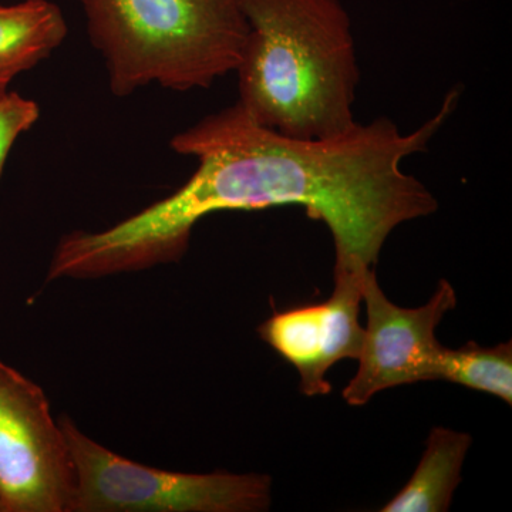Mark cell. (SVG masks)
<instances>
[{
    "mask_svg": "<svg viewBox=\"0 0 512 512\" xmlns=\"http://www.w3.org/2000/svg\"><path fill=\"white\" fill-rule=\"evenodd\" d=\"M74 467L69 512H261L269 510L266 474H195L144 466L101 446L69 416L59 417Z\"/></svg>",
    "mask_w": 512,
    "mask_h": 512,
    "instance_id": "277c9868",
    "label": "cell"
},
{
    "mask_svg": "<svg viewBox=\"0 0 512 512\" xmlns=\"http://www.w3.org/2000/svg\"><path fill=\"white\" fill-rule=\"evenodd\" d=\"M369 269L356 261L335 259V289L328 301L276 312L259 326V338L295 367L305 396L329 394V370L340 360L359 357L365 339L360 303Z\"/></svg>",
    "mask_w": 512,
    "mask_h": 512,
    "instance_id": "52a82bcc",
    "label": "cell"
},
{
    "mask_svg": "<svg viewBox=\"0 0 512 512\" xmlns=\"http://www.w3.org/2000/svg\"><path fill=\"white\" fill-rule=\"evenodd\" d=\"M249 33L238 103L282 136L330 140L356 126L359 86L349 13L339 0H242Z\"/></svg>",
    "mask_w": 512,
    "mask_h": 512,
    "instance_id": "7a4b0ae2",
    "label": "cell"
},
{
    "mask_svg": "<svg viewBox=\"0 0 512 512\" xmlns=\"http://www.w3.org/2000/svg\"><path fill=\"white\" fill-rule=\"evenodd\" d=\"M367 328L359 369L343 389L349 406H365L377 393L392 387L434 382V366L441 349L436 329L446 313L454 311L453 285L441 279L433 298L420 308H400L384 295L375 269L363 278Z\"/></svg>",
    "mask_w": 512,
    "mask_h": 512,
    "instance_id": "8992f818",
    "label": "cell"
},
{
    "mask_svg": "<svg viewBox=\"0 0 512 512\" xmlns=\"http://www.w3.org/2000/svg\"><path fill=\"white\" fill-rule=\"evenodd\" d=\"M39 117L40 107L36 101L16 92L0 96V178L16 140L35 126Z\"/></svg>",
    "mask_w": 512,
    "mask_h": 512,
    "instance_id": "8fae6325",
    "label": "cell"
},
{
    "mask_svg": "<svg viewBox=\"0 0 512 512\" xmlns=\"http://www.w3.org/2000/svg\"><path fill=\"white\" fill-rule=\"evenodd\" d=\"M67 36L62 9L50 0H23L16 5L0 3V96L19 74L29 72Z\"/></svg>",
    "mask_w": 512,
    "mask_h": 512,
    "instance_id": "ba28073f",
    "label": "cell"
},
{
    "mask_svg": "<svg viewBox=\"0 0 512 512\" xmlns=\"http://www.w3.org/2000/svg\"><path fill=\"white\" fill-rule=\"evenodd\" d=\"M79 3L116 97L154 83L174 92L208 89L237 70L248 39L242 0Z\"/></svg>",
    "mask_w": 512,
    "mask_h": 512,
    "instance_id": "3957f363",
    "label": "cell"
},
{
    "mask_svg": "<svg viewBox=\"0 0 512 512\" xmlns=\"http://www.w3.org/2000/svg\"><path fill=\"white\" fill-rule=\"evenodd\" d=\"M473 439L461 431L434 427L409 483L384 507L383 512H444L461 483V470Z\"/></svg>",
    "mask_w": 512,
    "mask_h": 512,
    "instance_id": "9c48e42d",
    "label": "cell"
},
{
    "mask_svg": "<svg viewBox=\"0 0 512 512\" xmlns=\"http://www.w3.org/2000/svg\"><path fill=\"white\" fill-rule=\"evenodd\" d=\"M434 380L460 384L491 394L512 404V345L500 343L483 348L476 342L458 349L441 346L434 366Z\"/></svg>",
    "mask_w": 512,
    "mask_h": 512,
    "instance_id": "30bf717a",
    "label": "cell"
},
{
    "mask_svg": "<svg viewBox=\"0 0 512 512\" xmlns=\"http://www.w3.org/2000/svg\"><path fill=\"white\" fill-rule=\"evenodd\" d=\"M74 467L45 390L0 359V512H69Z\"/></svg>",
    "mask_w": 512,
    "mask_h": 512,
    "instance_id": "5b68a950",
    "label": "cell"
},
{
    "mask_svg": "<svg viewBox=\"0 0 512 512\" xmlns=\"http://www.w3.org/2000/svg\"><path fill=\"white\" fill-rule=\"evenodd\" d=\"M458 99L457 89L448 92L440 110L410 133L377 117L322 141L282 136L237 101L171 138L174 153L195 158L197 170L173 195L121 221V238L141 264H175L207 215L299 205L329 228L335 259L373 268L394 229L439 210L402 164L426 153Z\"/></svg>",
    "mask_w": 512,
    "mask_h": 512,
    "instance_id": "6da1fadb",
    "label": "cell"
}]
</instances>
